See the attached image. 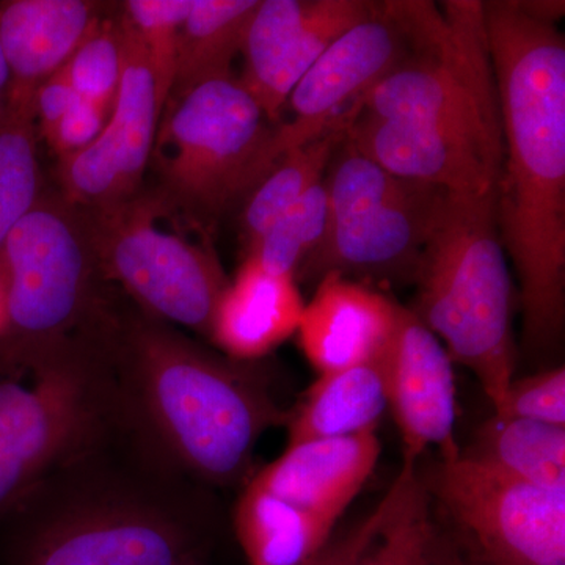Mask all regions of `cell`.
I'll return each instance as SVG.
<instances>
[{
    "label": "cell",
    "mask_w": 565,
    "mask_h": 565,
    "mask_svg": "<svg viewBox=\"0 0 565 565\" xmlns=\"http://www.w3.org/2000/svg\"><path fill=\"white\" fill-rule=\"evenodd\" d=\"M193 482L121 411L0 525V565L203 564Z\"/></svg>",
    "instance_id": "6da1fadb"
},
{
    "label": "cell",
    "mask_w": 565,
    "mask_h": 565,
    "mask_svg": "<svg viewBox=\"0 0 565 565\" xmlns=\"http://www.w3.org/2000/svg\"><path fill=\"white\" fill-rule=\"evenodd\" d=\"M484 17L503 131L498 228L526 341L550 348L565 321V40L515 0L484 2Z\"/></svg>",
    "instance_id": "7a4b0ae2"
},
{
    "label": "cell",
    "mask_w": 565,
    "mask_h": 565,
    "mask_svg": "<svg viewBox=\"0 0 565 565\" xmlns=\"http://www.w3.org/2000/svg\"><path fill=\"white\" fill-rule=\"evenodd\" d=\"M107 348L122 412L200 484L243 481L263 434L288 423L255 375L139 307L122 305Z\"/></svg>",
    "instance_id": "3957f363"
},
{
    "label": "cell",
    "mask_w": 565,
    "mask_h": 565,
    "mask_svg": "<svg viewBox=\"0 0 565 565\" xmlns=\"http://www.w3.org/2000/svg\"><path fill=\"white\" fill-rule=\"evenodd\" d=\"M120 414L104 338L0 349V525Z\"/></svg>",
    "instance_id": "277c9868"
},
{
    "label": "cell",
    "mask_w": 565,
    "mask_h": 565,
    "mask_svg": "<svg viewBox=\"0 0 565 565\" xmlns=\"http://www.w3.org/2000/svg\"><path fill=\"white\" fill-rule=\"evenodd\" d=\"M414 313L500 407L514 381L512 282L497 192H444L416 267Z\"/></svg>",
    "instance_id": "5b68a950"
},
{
    "label": "cell",
    "mask_w": 565,
    "mask_h": 565,
    "mask_svg": "<svg viewBox=\"0 0 565 565\" xmlns=\"http://www.w3.org/2000/svg\"><path fill=\"white\" fill-rule=\"evenodd\" d=\"M7 323L0 349L106 337L121 303L99 264L87 212L44 188L0 248Z\"/></svg>",
    "instance_id": "8992f818"
},
{
    "label": "cell",
    "mask_w": 565,
    "mask_h": 565,
    "mask_svg": "<svg viewBox=\"0 0 565 565\" xmlns=\"http://www.w3.org/2000/svg\"><path fill=\"white\" fill-rule=\"evenodd\" d=\"M274 129L234 74L170 96L152 147L151 188L211 233L273 170Z\"/></svg>",
    "instance_id": "52a82bcc"
},
{
    "label": "cell",
    "mask_w": 565,
    "mask_h": 565,
    "mask_svg": "<svg viewBox=\"0 0 565 565\" xmlns=\"http://www.w3.org/2000/svg\"><path fill=\"white\" fill-rule=\"evenodd\" d=\"M87 212L104 275L145 313L211 338L212 316L228 286L211 233L152 189Z\"/></svg>",
    "instance_id": "ba28073f"
},
{
    "label": "cell",
    "mask_w": 565,
    "mask_h": 565,
    "mask_svg": "<svg viewBox=\"0 0 565 565\" xmlns=\"http://www.w3.org/2000/svg\"><path fill=\"white\" fill-rule=\"evenodd\" d=\"M360 104L371 117L463 134L503 148L484 2L444 3L430 39Z\"/></svg>",
    "instance_id": "9c48e42d"
},
{
    "label": "cell",
    "mask_w": 565,
    "mask_h": 565,
    "mask_svg": "<svg viewBox=\"0 0 565 565\" xmlns=\"http://www.w3.org/2000/svg\"><path fill=\"white\" fill-rule=\"evenodd\" d=\"M440 20L441 9L433 2H375L370 17L334 40L289 95L285 109L294 120L278 126L282 143L296 148L332 128L349 107L404 65Z\"/></svg>",
    "instance_id": "30bf717a"
},
{
    "label": "cell",
    "mask_w": 565,
    "mask_h": 565,
    "mask_svg": "<svg viewBox=\"0 0 565 565\" xmlns=\"http://www.w3.org/2000/svg\"><path fill=\"white\" fill-rule=\"evenodd\" d=\"M435 493L489 564L565 565V490L520 481L459 451L444 457Z\"/></svg>",
    "instance_id": "8fae6325"
},
{
    "label": "cell",
    "mask_w": 565,
    "mask_h": 565,
    "mask_svg": "<svg viewBox=\"0 0 565 565\" xmlns=\"http://www.w3.org/2000/svg\"><path fill=\"white\" fill-rule=\"evenodd\" d=\"M121 17V10H120ZM125 71L102 136L87 150L58 159V192L82 210L132 199L143 188L163 110L148 52L121 17Z\"/></svg>",
    "instance_id": "7c38bea8"
},
{
    "label": "cell",
    "mask_w": 565,
    "mask_h": 565,
    "mask_svg": "<svg viewBox=\"0 0 565 565\" xmlns=\"http://www.w3.org/2000/svg\"><path fill=\"white\" fill-rule=\"evenodd\" d=\"M374 6L370 0H259L241 52L245 70L239 79L267 120L280 125L289 95L307 71Z\"/></svg>",
    "instance_id": "4fadbf2b"
},
{
    "label": "cell",
    "mask_w": 565,
    "mask_h": 565,
    "mask_svg": "<svg viewBox=\"0 0 565 565\" xmlns=\"http://www.w3.org/2000/svg\"><path fill=\"white\" fill-rule=\"evenodd\" d=\"M445 191L414 184L392 202L330 223L296 281L327 274L366 280H415L435 211Z\"/></svg>",
    "instance_id": "5bb4252c"
},
{
    "label": "cell",
    "mask_w": 565,
    "mask_h": 565,
    "mask_svg": "<svg viewBox=\"0 0 565 565\" xmlns=\"http://www.w3.org/2000/svg\"><path fill=\"white\" fill-rule=\"evenodd\" d=\"M441 341L414 311L399 305L385 355L386 401L404 444V459L418 460L430 446L444 457L459 452L455 440L456 385Z\"/></svg>",
    "instance_id": "9a60e30c"
},
{
    "label": "cell",
    "mask_w": 565,
    "mask_h": 565,
    "mask_svg": "<svg viewBox=\"0 0 565 565\" xmlns=\"http://www.w3.org/2000/svg\"><path fill=\"white\" fill-rule=\"evenodd\" d=\"M345 139L401 180L445 192H497L503 148L484 140L363 111Z\"/></svg>",
    "instance_id": "2e32d148"
},
{
    "label": "cell",
    "mask_w": 565,
    "mask_h": 565,
    "mask_svg": "<svg viewBox=\"0 0 565 565\" xmlns=\"http://www.w3.org/2000/svg\"><path fill=\"white\" fill-rule=\"evenodd\" d=\"M381 449L375 430L305 441L288 446L248 482L299 514L333 527L373 473Z\"/></svg>",
    "instance_id": "e0dca14e"
},
{
    "label": "cell",
    "mask_w": 565,
    "mask_h": 565,
    "mask_svg": "<svg viewBox=\"0 0 565 565\" xmlns=\"http://www.w3.org/2000/svg\"><path fill=\"white\" fill-rule=\"evenodd\" d=\"M399 303L340 274L323 275L300 319V348L319 374L377 362L388 351Z\"/></svg>",
    "instance_id": "ac0fdd59"
},
{
    "label": "cell",
    "mask_w": 565,
    "mask_h": 565,
    "mask_svg": "<svg viewBox=\"0 0 565 565\" xmlns=\"http://www.w3.org/2000/svg\"><path fill=\"white\" fill-rule=\"evenodd\" d=\"M90 0H10L0 3V44L14 96L33 98L73 57L110 11Z\"/></svg>",
    "instance_id": "d6986e66"
},
{
    "label": "cell",
    "mask_w": 565,
    "mask_h": 565,
    "mask_svg": "<svg viewBox=\"0 0 565 565\" xmlns=\"http://www.w3.org/2000/svg\"><path fill=\"white\" fill-rule=\"evenodd\" d=\"M303 308L296 278L267 273L245 256L215 305L210 340L230 359H263L297 333Z\"/></svg>",
    "instance_id": "ffe728a7"
},
{
    "label": "cell",
    "mask_w": 565,
    "mask_h": 565,
    "mask_svg": "<svg viewBox=\"0 0 565 565\" xmlns=\"http://www.w3.org/2000/svg\"><path fill=\"white\" fill-rule=\"evenodd\" d=\"M430 494L415 460L403 468L374 514L323 565H435Z\"/></svg>",
    "instance_id": "44dd1931"
},
{
    "label": "cell",
    "mask_w": 565,
    "mask_h": 565,
    "mask_svg": "<svg viewBox=\"0 0 565 565\" xmlns=\"http://www.w3.org/2000/svg\"><path fill=\"white\" fill-rule=\"evenodd\" d=\"M386 408L385 356L319 374L296 411L289 412L288 446L375 430Z\"/></svg>",
    "instance_id": "7402d4cb"
},
{
    "label": "cell",
    "mask_w": 565,
    "mask_h": 565,
    "mask_svg": "<svg viewBox=\"0 0 565 565\" xmlns=\"http://www.w3.org/2000/svg\"><path fill=\"white\" fill-rule=\"evenodd\" d=\"M362 111L355 103L332 128L321 136L286 152L273 170L244 200L239 217L241 243L244 255L255 247L264 233L281 215L300 202L311 188L326 177L334 152L348 136L352 121Z\"/></svg>",
    "instance_id": "603a6c76"
},
{
    "label": "cell",
    "mask_w": 565,
    "mask_h": 565,
    "mask_svg": "<svg viewBox=\"0 0 565 565\" xmlns=\"http://www.w3.org/2000/svg\"><path fill=\"white\" fill-rule=\"evenodd\" d=\"M234 531L250 565H311L333 527L247 482L234 509Z\"/></svg>",
    "instance_id": "cb8c5ba5"
},
{
    "label": "cell",
    "mask_w": 565,
    "mask_h": 565,
    "mask_svg": "<svg viewBox=\"0 0 565 565\" xmlns=\"http://www.w3.org/2000/svg\"><path fill=\"white\" fill-rule=\"evenodd\" d=\"M259 0H193L182 25L170 96L232 73Z\"/></svg>",
    "instance_id": "d4e9b609"
},
{
    "label": "cell",
    "mask_w": 565,
    "mask_h": 565,
    "mask_svg": "<svg viewBox=\"0 0 565 565\" xmlns=\"http://www.w3.org/2000/svg\"><path fill=\"white\" fill-rule=\"evenodd\" d=\"M465 456L520 481L565 490V427L493 415Z\"/></svg>",
    "instance_id": "484cf974"
},
{
    "label": "cell",
    "mask_w": 565,
    "mask_h": 565,
    "mask_svg": "<svg viewBox=\"0 0 565 565\" xmlns=\"http://www.w3.org/2000/svg\"><path fill=\"white\" fill-rule=\"evenodd\" d=\"M35 96L11 98L0 126V248L44 191L39 163Z\"/></svg>",
    "instance_id": "4316f807"
},
{
    "label": "cell",
    "mask_w": 565,
    "mask_h": 565,
    "mask_svg": "<svg viewBox=\"0 0 565 565\" xmlns=\"http://www.w3.org/2000/svg\"><path fill=\"white\" fill-rule=\"evenodd\" d=\"M415 182L401 180L348 139L343 140L323 177L330 223L392 202Z\"/></svg>",
    "instance_id": "83f0119b"
},
{
    "label": "cell",
    "mask_w": 565,
    "mask_h": 565,
    "mask_svg": "<svg viewBox=\"0 0 565 565\" xmlns=\"http://www.w3.org/2000/svg\"><path fill=\"white\" fill-rule=\"evenodd\" d=\"M327 226L329 204L322 180L281 215L244 258L256 259L267 273L296 278L308 256L321 243Z\"/></svg>",
    "instance_id": "f1b7e54d"
},
{
    "label": "cell",
    "mask_w": 565,
    "mask_h": 565,
    "mask_svg": "<svg viewBox=\"0 0 565 565\" xmlns=\"http://www.w3.org/2000/svg\"><path fill=\"white\" fill-rule=\"evenodd\" d=\"M125 71V33L121 17L107 14L98 28L63 66L71 87L82 99L114 109Z\"/></svg>",
    "instance_id": "f546056e"
},
{
    "label": "cell",
    "mask_w": 565,
    "mask_h": 565,
    "mask_svg": "<svg viewBox=\"0 0 565 565\" xmlns=\"http://www.w3.org/2000/svg\"><path fill=\"white\" fill-rule=\"evenodd\" d=\"M192 7L193 0H128L120 7L121 17L148 52L163 104L172 90L178 41Z\"/></svg>",
    "instance_id": "4dcf8cb0"
},
{
    "label": "cell",
    "mask_w": 565,
    "mask_h": 565,
    "mask_svg": "<svg viewBox=\"0 0 565 565\" xmlns=\"http://www.w3.org/2000/svg\"><path fill=\"white\" fill-rule=\"evenodd\" d=\"M494 416L565 427L564 366L512 381Z\"/></svg>",
    "instance_id": "1f68e13d"
},
{
    "label": "cell",
    "mask_w": 565,
    "mask_h": 565,
    "mask_svg": "<svg viewBox=\"0 0 565 565\" xmlns=\"http://www.w3.org/2000/svg\"><path fill=\"white\" fill-rule=\"evenodd\" d=\"M110 111L99 104L81 98L44 140L58 159L77 154L87 150L102 136Z\"/></svg>",
    "instance_id": "d6a6232c"
},
{
    "label": "cell",
    "mask_w": 565,
    "mask_h": 565,
    "mask_svg": "<svg viewBox=\"0 0 565 565\" xmlns=\"http://www.w3.org/2000/svg\"><path fill=\"white\" fill-rule=\"evenodd\" d=\"M81 96L71 87L62 70L50 77L35 95V117L40 136L46 139Z\"/></svg>",
    "instance_id": "836d02e7"
},
{
    "label": "cell",
    "mask_w": 565,
    "mask_h": 565,
    "mask_svg": "<svg viewBox=\"0 0 565 565\" xmlns=\"http://www.w3.org/2000/svg\"><path fill=\"white\" fill-rule=\"evenodd\" d=\"M520 9L539 21L556 24L564 17V2H516Z\"/></svg>",
    "instance_id": "e575fe53"
},
{
    "label": "cell",
    "mask_w": 565,
    "mask_h": 565,
    "mask_svg": "<svg viewBox=\"0 0 565 565\" xmlns=\"http://www.w3.org/2000/svg\"><path fill=\"white\" fill-rule=\"evenodd\" d=\"M11 92H13V79H11L6 54H3L2 44H0V126L3 125L10 111Z\"/></svg>",
    "instance_id": "d590c367"
},
{
    "label": "cell",
    "mask_w": 565,
    "mask_h": 565,
    "mask_svg": "<svg viewBox=\"0 0 565 565\" xmlns=\"http://www.w3.org/2000/svg\"><path fill=\"white\" fill-rule=\"evenodd\" d=\"M7 310H6V292H3L2 281H0V337L6 330Z\"/></svg>",
    "instance_id": "8d00e7d4"
},
{
    "label": "cell",
    "mask_w": 565,
    "mask_h": 565,
    "mask_svg": "<svg viewBox=\"0 0 565 565\" xmlns=\"http://www.w3.org/2000/svg\"><path fill=\"white\" fill-rule=\"evenodd\" d=\"M311 565H323V564H322L321 556H319V557H318V559H316V561H315V563H313V564H311Z\"/></svg>",
    "instance_id": "74e56055"
},
{
    "label": "cell",
    "mask_w": 565,
    "mask_h": 565,
    "mask_svg": "<svg viewBox=\"0 0 565 565\" xmlns=\"http://www.w3.org/2000/svg\"><path fill=\"white\" fill-rule=\"evenodd\" d=\"M487 565H493V564H487Z\"/></svg>",
    "instance_id": "f35d334b"
},
{
    "label": "cell",
    "mask_w": 565,
    "mask_h": 565,
    "mask_svg": "<svg viewBox=\"0 0 565 565\" xmlns=\"http://www.w3.org/2000/svg\"><path fill=\"white\" fill-rule=\"evenodd\" d=\"M200 565H204V564H200Z\"/></svg>",
    "instance_id": "ab89813d"
}]
</instances>
